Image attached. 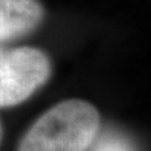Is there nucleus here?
Returning a JSON list of instances; mask_svg holds the SVG:
<instances>
[{"label": "nucleus", "mask_w": 151, "mask_h": 151, "mask_svg": "<svg viewBox=\"0 0 151 151\" xmlns=\"http://www.w3.org/2000/svg\"><path fill=\"white\" fill-rule=\"evenodd\" d=\"M97 108L83 100L59 102L25 132L18 151H87L100 131Z\"/></svg>", "instance_id": "obj_1"}, {"label": "nucleus", "mask_w": 151, "mask_h": 151, "mask_svg": "<svg viewBox=\"0 0 151 151\" xmlns=\"http://www.w3.org/2000/svg\"><path fill=\"white\" fill-rule=\"evenodd\" d=\"M50 60L32 47L0 48V108L27 101L48 81Z\"/></svg>", "instance_id": "obj_2"}, {"label": "nucleus", "mask_w": 151, "mask_h": 151, "mask_svg": "<svg viewBox=\"0 0 151 151\" xmlns=\"http://www.w3.org/2000/svg\"><path fill=\"white\" fill-rule=\"evenodd\" d=\"M38 0H0V42L25 35L43 20Z\"/></svg>", "instance_id": "obj_3"}, {"label": "nucleus", "mask_w": 151, "mask_h": 151, "mask_svg": "<svg viewBox=\"0 0 151 151\" xmlns=\"http://www.w3.org/2000/svg\"><path fill=\"white\" fill-rule=\"evenodd\" d=\"M87 151H137L135 144L126 135L110 130L96 136Z\"/></svg>", "instance_id": "obj_4"}, {"label": "nucleus", "mask_w": 151, "mask_h": 151, "mask_svg": "<svg viewBox=\"0 0 151 151\" xmlns=\"http://www.w3.org/2000/svg\"><path fill=\"white\" fill-rule=\"evenodd\" d=\"M3 139V126H1V122H0V141Z\"/></svg>", "instance_id": "obj_5"}]
</instances>
